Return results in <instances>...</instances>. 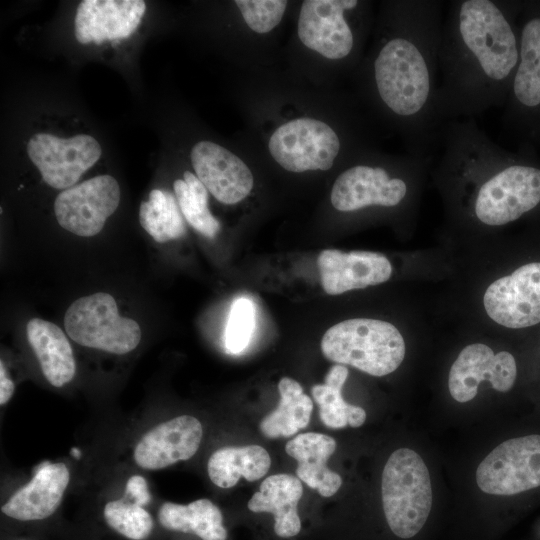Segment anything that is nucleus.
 I'll list each match as a JSON object with an SVG mask.
<instances>
[{
    "label": "nucleus",
    "mask_w": 540,
    "mask_h": 540,
    "mask_svg": "<svg viewBox=\"0 0 540 540\" xmlns=\"http://www.w3.org/2000/svg\"><path fill=\"white\" fill-rule=\"evenodd\" d=\"M443 19L441 1L383 2L372 46L354 71L363 102L414 156H434L445 125L438 111Z\"/></svg>",
    "instance_id": "obj_1"
},
{
    "label": "nucleus",
    "mask_w": 540,
    "mask_h": 540,
    "mask_svg": "<svg viewBox=\"0 0 540 540\" xmlns=\"http://www.w3.org/2000/svg\"><path fill=\"white\" fill-rule=\"evenodd\" d=\"M510 4L454 0L443 19L439 48L441 120L474 118L508 96L519 59Z\"/></svg>",
    "instance_id": "obj_2"
},
{
    "label": "nucleus",
    "mask_w": 540,
    "mask_h": 540,
    "mask_svg": "<svg viewBox=\"0 0 540 540\" xmlns=\"http://www.w3.org/2000/svg\"><path fill=\"white\" fill-rule=\"evenodd\" d=\"M371 148L366 119L352 102L327 120L313 115L284 120L266 140L271 159L291 173L329 171Z\"/></svg>",
    "instance_id": "obj_3"
},
{
    "label": "nucleus",
    "mask_w": 540,
    "mask_h": 540,
    "mask_svg": "<svg viewBox=\"0 0 540 540\" xmlns=\"http://www.w3.org/2000/svg\"><path fill=\"white\" fill-rule=\"evenodd\" d=\"M370 2L305 0L297 19L303 47L344 71H355L374 27Z\"/></svg>",
    "instance_id": "obj_4"
},
{
    "label": "nucleus",
    "mask_w": 540,
    "mask_h": 540,
    "mask_svg": "<svg viewBox=\"0 0 540 540\" xmlns=\"http://www.w3.org/2000/svg\"><path fill=\"white\" fill-rule=\"evenodd\" d=\"M321 350L337 364L350 365L372 376H385L400 366L406 346L393 324L353 318L330 327L322 337Z\"/></svg>",
    "instance_id": "obj_5"
},
{
    "label": "nucleus",
    "mask_w": 540,
    "mask_h": 540,
    "mask_svg": "<svg viewBox=\"0 0 540 540\" xmlns=\"http://www.w3.org/2000/svg\"><path fill=\"white\" fill-rule=\"evenodd\" d=\"M381 494L390 531L401 539L416 536L432 507L429 470L417 452L404 447L389 456L382 472Z\"/></svg>",
    "instance_id": "obj_6"
},
{
    "label": "nucleus",
    "mask_w": 540,
    "mask_h": 540,
    "mask_svg": "<svg viewBox=\"0 0 540 540\" xmlns=\"http://www.w3.org/2000/svg\"><path fill=\"white\" fill-rule=\"evenodd\" d=\"M64 327L76 343L118 355L131 352L141 340L139 324L120 316L115 299L105 292L75 300L65 313Z\"/></svg>",
    "instance_id": "obj_7"
},
{
    "label": "nucleus",
    "mask_w": 540,
    "mask_h": 540,
    "mask_svg": "<svg viewBox=\"0 0 540 540\" xmlns=\"http://www.w3.org/2000/svg\"><path fill=\"white\" fill-rule=\"evenodd\" d=\"M479 489L492 495L510 496L540 487V435L508 439L479 463Z\"/></svg>",
    "instance_id": "obj_8"
},
{
    "label": "nucleus",
    "mask_w": 540,
    "mask_h": 540,
    "mask_svg": "<svg viewBox=\"0 0 540 540\" xmlns=\"http://www.w3.org/2000/svg\"><path fill=\"white\" fill-rule=\"evenodd\" d=\"M27 154L43 181L55 189H68L101 157L99 142L88 134L69 138L35 133L27 143Z\"/></svg>",
    "instance_id": "obj_9"
},
{
    "label": "nucleus",
    "mask_w": 540,
    "mask_h": 540,
    "mask_svg": "<svg viewBox=\"0 0 540 540\" xmlns=\"http://www.w3.org/2000/svg\"><path fill=\"white\" fill-rule=\"evenodd\" d=\"M121 192L117 180L110 175H98L63 190L54 202L59 225L81 236L98 234L117 209Z\"/></svg>",
    "instance_id": "obj_10"
},
{
    "label": "nucleus",
    "mask_w": 540,
    "mask_h": 540,
    "mask_svg": "<svg viewBox=\"0 0 540 540\" xmlns=\"http://www.w3.org/2000/svg\"><path fill=\"white\" fill-rule=\"evenodd\" d=\"M540 204V168L514 157L500 173L496 188L474 206L470 216L488 227L504 226Z\"/></svg>",
    "instance_id": "obj_11"
},
{
    "label": "nucleus",
    "mask_w": 540,
    "mask_h": 540,
    "mask_svg": "<svg viewBox=\"0 0 540 540\" xmlns=\"http://www.w3.org/2000/svg\"><path fill=\"white\" fill-rule=\"evenodd\" d=\"M483 305L493 321L507 328L540 323V262L524 264L492 282L484 293Z\"/></svg>",
    "instance_id": "obj_12"
},
{
    "label": "nucleus",
    "mask_w": 540,
    "mask_h": 540,
    "mask_svg": "<svg viewBox=\"0 0 540 540\" xmlns=\"http://www.w3.org/2000/svg\"><path fill=\"white\" fill-rule=\"evenodd\" d=\"M517 376L514 356L507 351L494 353L482 343L464 347L453 362L448 376L449 392L454 400L465 403L472 400L482 381H489L499 392L512 389Z\"/></svg>",
    "instance_id": "obj_13"
},
{
    "label": "nucleus",
    "mask_w": 540,
    "mask_h": 540,
    "mask_svg": "<svg viewBox=\"0 0 540 540\" xmlns=\"http://www.w3.org/2000/svg\"><path fill=\"white\" fill-rule=\"evenodd\" d=\"M190 161L198 179L223 204H237L253 189L254 176L247 163L216 142H196L190 151Z\"/></svg>",
    "instance_id": "obj_14"
},
{
    "label": "nucleus",
    "mask_w": 540,
    "mask_h": 540,
    "mask_svg": "<svg viewBox=\"0 0 540 540\" xmlns=\"http://www.w3.org/2000/svg\"><path fill=\"white\" fill-rule=\"evenodd\" d=\"M203 435L200 421L180 415L162 422L142 435L135 445L133 459L146 470H160L195 455Z\"/></svg>",
    "instance_id": "obj_15"
},
{
    "label": "nucleus",
    "mask_w": 540,
    "mask_h": 540,
    "mask_svg": "<svg viewBox=\"0 0 540 540\" xmlns=\"http://www.w3.org/2000/svg\"><path fill=\"white\" fill-rule=\"evenodd\" d=\"M321 284L329 295L384 283L392 275L390 261L381 253L323 250L317 259Z\"/></svg>",
    "instance_id": "obj_16"
},
{
    "label": "nucleus",
    "mask_w": 540,
    "mask_h": 540,
    "mask_svg": "<svg viewBox=\"0 0 540 540\" xmlns=\"http://www.w3.org/2000/svg\"><path fill=\"white\" fill-rule=\"evenodd\" d=\"M146 10L142 0H83L77 7L75 37L81 44L131 36Z\"/></svg>",
    "instance_id": "obj_17"
},
{
    "label": "nucleus",
    "mask_w": 540,
    "mask_h": 540,
    "mask_svg": "<svg viewBox=\"0 0 540 540\" xmlns=\"http://www.w3.org/2000/svg\"><path fill=\"white\" fill-rule=\"evenodd\" d=\"M69 481L70 472L65 463L45 462L32 479L1 506V511L19 521L46 519L59 507Z\"/></svg>",
    "instance_id": "obj_18"
},
{
    "label": "nucleus",
    "mask_w": 540,
    "mask_h": 540,
    "mask_svg": "<svg viewBox=\"0 0 540 540\" xmlns=\"http://www.w3.org/2000/svg\"><path fill=\"white\" fill-rule=\"evenodd\" d=\"M303 486L299 478L290 474H275L267 477L258 492L247 503L253 513H269L273 516V532L282 539L297 536L302 529L298 513V502Z\"/></svg>",
    "instance_id": "obj_19"
},
{
    "label": "nucleus",
    "mask_w": 540,
    "mask_h": 540,
    "mask_svg": "<svg viewBox=\"0 0 540 540\" xmlns=\"http://www.w3.org/2000/svg\"><path fill=\"white\" fill-rule=\"evenodd\" d=\"M336 450L334 438L316 432L301 433L286 443V453L298 462V478L322 497L334 495L342 485L339 474L327 467Z\"/></svg>",
    "instance_id": "obj_20"
},
{
    "label": "nucleus",
    "mask_w": 540,
    "mask_h": 540,
    "mask_svg": "<svg viewBox=\"0 0 540 540\" xmlns=\"http://www.w3.org/2000/svg\"><path fill=\"white\" fill-rule=\"evenodd\" d=\"M28 342L43 375L54 387H62L75 376L76 363L65 333L54 323L33 318L26 326Z\"/></svg>",
    "instance_id": "obj_21"
},
{
    "label": "nucleus",
    "mask_w": 540,
    "mask_h": 540,
    "mask_svg": "<svg viewBox=\"0 0 540 540\" xmlns=\"http://www.w3.org/2000/svg\"><path fill=\"white\" fill-rule=\"evenodd\" d=\"M507 99L512 112L540 108V15L527 19L521 28L519 59Z\"/></svg>",
    "instance_id": "obj_22"
},
{
    "label": "nucleus",
    "mask_w": 540,
    "mask_h": 540,
    "mask_svg": "<svg viewBox=\"0 0 540 540\" xmlns=\"http://www.w3.org/2000/svg\"><path fill=\"white\" fill-rule=\"evenodd\" d=\"M158 521L168 531L191 534L200 540L228 538L221 510L206 498L186 505L164 502L158 510Z\"/></svg>",
    "instance_id": "obj_23"
},
{
    "label": "nucleus",
    "mask_w": 540,
    "mask_h": 540,
    "mask_svg": "<svg viewBox=\"0 0 540 540\" xmlns=\"http://www.w3.org/2000/svg\"><path fill=\"white\" fill-rule=\"evenodd\" d=\"M269 453L259 445L224 447L212 453L207 471L213 484L221 488H231L240 477L248 481L261 479L269 470Z\"/></svg>",
    "instance_id": "obj_24"
},
{
    "label": "nucleus",
    "mask_w": 540,
    "mask_h": 540,
    "mask_svg": "<svg viewBox=\"0 0 540 540\" xmlns=\"http://www.w3.org/2000/svg\"><path fill=\"white\" fill-rule=\"evenodd\" d=\"M280 401L277 408L260 422L261 433L267 438L291 437L310 422L313 403L294 379L283 377L278 383Z\"/></svg>",
    "instance_id": "obj_25"
},
{
    "label": "nucleus",
    "mask_w": 540,
    "mask_h": 540,
    "mask_svg": "<svg viewBox=\"0 0 540 540\" xmlns=\"http://www.w3.org/2000/svg\"><path fill=\"white\" fill-rule=\"evenodd\" d=\"M348 377V369L342 364L333 365L327 372L324 384L312 387V396L319 405L322 423L333 429L347 425L357 428L366 420L363 408L347 403L342 397V388Z\"/></svg>",
    "instance_id": "obj_26"
},
{
    "label": "nucleus",
    "mask_w": 540,
    "mask_h": 540,
    "mask_svg": "<svg viewBox=\"0 0 540 540\" xmlns=\"http://www.w3.org/2000/svg\"><path fill=\"white\" fill-rule=\"evenodd\" d=\"M139 221L144 230L159 243L178 239L186 232L176 197L160 189L151 190L148 201L141 202Z\"/></svg>",
    "instance_id": "obj_27"
},
{
    "label": "nucleus",
    "mask_w": 540,
    "mask_h": 540,
    "mask_svg": "<svg viewBox=\"0 0 540 540\" xmlns=\"http://www.w3.org/2000/svg\"><path fill=\"white\" fill-rule=\"evenodd\" d=\"M175 197L188 224L202 235L213 238L220 230V222L208 208V190L198 177L185 171L183 179L173 183Z\"/></svg>",
    "instance_id": "obj_28"
},
{
    "label": "nucleus",
    "mask_w": 540,
    "mask_h": 540,
    "mask_svg": "<svg viewBox=\"0 0 540 540\" xmlns=\"http://www.w3.org/2000/svg\"><path fill=\"white\" fill-rule=\"evenodd\" d=\"M103 516L111 529L130 540H145L154 528L152 515L124 496L107 502Z\"/></svg>",
    "instance_id": "obj_29"
},
{
    "label": "nucleus",
    "mask_w": 540,
    "mask_h": 540,
    "mask_svg": "<svg viewBox=\"0 0 540 540\" xmlns=\"http://www.w3.org/2000/svg\"><path fill=\"white\" fill-rule=\"evenodd\" d=\"M285 0H236L235 6L244 24L255 34L267 35L275 30L286 13Z\"/></svg>",
    "instance_id": "obj_30"
},
{
    "label": "nucleus",
    "mask_w": 540,
    "mask_h": 540,
    "mask_svg": "<svg viewBox=\"0 0 540 540\" xmlns=\"http://www.w3.org/2000/svg\"><path fill=\"white\" fill-rule=\"evenodd\" d=\"M255 328L254 303L241 297L231 305L225 330V347L231 354H239L250 343Z\"/></svg>",
    "instance_id": "obj_31"
},
{
    "label": "nucleus",
    "mask_w": 540,
    "mask_h": 540,
    "mask_svg": "<svg viewBox=\"0 0 540 540\" xmlns=\"http://www.w3.org/2000/svg\"><path fill=\"white\" fill-rule=\"evenodd\" d=\"M124 497L143 507L148 505L151 494L146 479L141 475L131 476L125 485Z\"/></svg>",
    "instance_id": "obj_32"
},
{
    "label": "nucleus",
    "mask_w": 540,
    "mask_h": 540,
    "mask_svg": "<svg viewBox=\"0 0 540 540\" xmlns=\"http://www.w3.org/2000/svg\"><path fill=\"white\" fill-rule=\"evenodd\" d=\"M14 383L9 377L3 361L0 362V405H5L14 393Z\"/></svg>",
    "instance_id": "obj_33"
},
{
    "label": "nucleus",
    "mask_w": 540,
    "mask_h": 540,
    "mask_svg": "<svg viewBox=\"0 0 540 540\" xmlns=\"http://www.w3.org/2000/svg\"><path fill=\"white\" fill-rule=\"evenodd\" d=\"M71 455L76 458V459H79L81 457V452L78 448H72L71 451H70Z\"/></svg>",
    "instance_id": "obj_34"
},
{
    "label": "nucleus",
    "mask_w": 540,
    "mask_h": 540,
    "mask_svg": "<svg viewBox=\"0 0 540 540\" xmlns=\"http://www.w3.org/2000/svg\"><path fill=\"white\" fill-rule=\"evenodd\" d=\"M19 540H25V539H19Z\"/></svg>",
    "instance_id": "obj_35"
}]
</instances>
